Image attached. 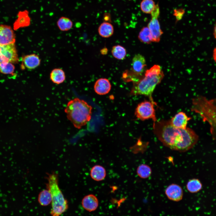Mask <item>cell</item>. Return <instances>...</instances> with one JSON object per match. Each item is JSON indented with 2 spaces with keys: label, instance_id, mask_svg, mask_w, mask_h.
<instances>
[{
  "label": "cell",
  "instance_id": "1",
  "mask_svg": "<svg viewBox=\"0 0 216 216\" xmlns=\"http://www.w3.org/2000/svg\"><path fill=\"white\" fill-rule=\"evenodd\" d=\"M153 132L165 146L180 152L192 148L197 143L199 136L191 129H181L172 126L170 120H157L153 123Z\"/></svg>",
  "mask_w": 216,
  "mask_h": 216
},
{
  "label": "cell",
  "instance_id": "2",
  "mask_svg": "<svg viewBox=\"0 0 216 216\" xmlns=\"http://www.w3.org/2000/svg\"><path fill=\"white\" fill-rule=\"evenodd\" d=\"M164 77L160 66L154 65L145 71L143 76L134 83L130 93L131 95H143L150 100L154 102L152 94L156 86L160 83Z\"/></svg>",
  "mask_w": 216,
  "mask_h": 216
},
{
  "label": "cell",
  "instance_id": "3",
  "mask_svg": "<svg viewBox=\"0 0 216 216\" xmlns=\"http://www.w3.org/2000/svg\"><path fill=\"white\" fill-rule=\"evenodd\" d=\"M92 109V107L85 101L76 98L68 102L64 112L74 127L79 129L91 119Z\"/></svg>",
  "mask_w": 216,
  "mask_h": 216
},
{
  "label": "cell",
  "instance_id": "4",
  "mask_svg": "<svg viewBox=\"0 0 216 216\" xmlns=\"http://www.w3.org/2000/svg\"><path fill=\"white\" fill-rule=\"evenodd\" d=\"M47 179V189L52 198L50 214L51 216H60L68 209V202L59 187L57 175L54 173L51 174Z\"/></svg>",
  "mask_w": 216,
  "mask_h": 216
},
{
  "label": "cell",
  "instance_id": "5",
  "mask_svg": "<svg viewBox=\"0 0 216 216\" xmlns=\"http://www.w3.org/2000/svg\"><path fill=\"white\" fill-rule=\"evenodd\" d=\"M154 105V102L150 100H144L139 103L137 106L135 111V115L138 119L144 121L152 119L154 123L158 120L157 119Z\"/></svg>",
  "mask_w": 216,
  "mask_h": 216
},
{
  "label": "cell",
  "instance_id": "6",
  "mask_svg": "<svg viewBox=\"0 0 216 216\" xmlns=\"http://www.w3.org/2000/svg\"><path fill=\"white\" fill-rule=\"evenodd\" d=\"M131 65L132 75L125 80L133 82L134 83L143 76L142 74L146 71V65L144 57L140 54H136L132 59Z\"/></svg>",
  "mask_w": 216,
  "mask_h": 216
},
{
  "label": "cell",
  "instance_id": "7",
  "mask_svg": "<svg viewBox=\"0 0 216 216\" xmlns=\"http://www.w3.org/2000/svg\"><path fill=\"white\" fill-rule=\"evenodd\" d=\"M19 60L14 44L0 45V63L9 62L13 64H16L18 63Z\"/></svg>",
  "mask_w": 216,
  "mask_h": 216
},
{
  "label": "cell",
  "instance_id": "8",
  "mask_svg": "<svg viewBox=\"0 0 216 216\" xmlns=\"http://www.w3.org/2000/svg\"><path fill=\"white\" fill-rule=\"evenodd\" d=\"M16 40L15 34L10 26L0 25V45H5L14 44Z\"/></svg>",
  "mask_w": 216,
  "mask_h": 216
},
{
  "label": "cell",
  "instance_id": "9",
  "mask_svg": "<svg viewBox=\"0 0 216 216\" xmlns=\"http://www.w3.org/2000/svg\"><path fill=\"white\" fill-rule=\"evenodd\" d=\"M165 192L168 198L171 200L178 202L183 198V189L177 184H170L166 188Z\"/></svg>",
  "mask_w": 216,
  "mask_h": 216
},
{
  "label": "cell",
  "instance_id": "10",
  "mask_svg": "<svg viewBox=\"0 0 216 216\" xmlns=\"http://www.w3.org/2000/svg\"><path fill=\"white\" fill-rule=\"evenodd\" d=\"M158 17H151V19L149 22L148 27L152 34L153 42H158L163 33L161 30Z\"/></svg>",
  "mask_w": 216,
  "mask_h": 216
},
{
  "label": "cell",
  "instance_id": "11",
  "mask_svg": "<svg viewBox=\"0 0 216 216\" xmlns=\"http://www.w3.org/2000/svg\"><path fill=\"white\" fill-rule=\"evenodd\" d=\"M191 118L185 113L180 112L177 113L170 120L171 124L173 127L181 129H185L189 121Z\"/></svg>",
  "mask_w": 216,
  "mask_h": 216
},
{
  "label": "cell",
  "instance_id": "12",
  "mask_svg": "<svg viewBox=\"0 0 216 216\" xmlns=\"http://www.w3.org/2000/svg\"><path fill=\"white\" fill-rule=\"evenodd\" d=\"M111 86L109 80L105 78L98 79L95 82L94 89L95 92L100 95L108 93L110 90Z\"/></svg>",
  "mask_w": 216,
  "mask_h": 216
},
{
  "label": "cell",
  "instance_id": "13",
  "mask_svg": "<svg viewBox=\"0 0 216 216\" xmlns=\"http://www.w3.org/2000/svg\"><path fill=\"white\" fill-rule=\"evenodd\" d=\"M82 205L86 211L91 212L95 210L98 206V201L97 197L93 194L85 196L82 201Z\"/></svg>",
  "mask_w": 216,
  "mask_h": 216
},
{
  "label": "cell",
  "instance_id": "14",
  "mask_svg": "<svg viewBox=\"0 0 216 216\" xmlns=\"http://www.w3.org/2000/svg\"><path fill=\"white\" fill-rule=\"evenodd\" d=\"M24 66L29 70L34 69L38 67L40 64L39 56L35 54H31L24 56L22 58Z\"/></svg>",
  "mask_w": 216,
  "mask_h": 216
},
{
  "label": "cell",
  "instance_id": "15",
  "mask_svg": "<svg viewBox=\"0 0 216 216\" xmlns=\"http://www.w3.org/2000/svg\"><path fill=\"white\" fill-rule=\"evenodd\" d=\"M106 171L102 166L96 165L93 166L90 170V175L92 178L97 181L104 180L106 176Z\"/></svg>",
  "mask_w": 216,
  "mask_h": 216
},
{
  "label": "cell",
  "instance_id": "16",
  "mask_svg": "<svg viewBox=\"0 0 216 216\" xmlns=\"http://www.w3.org/2000/svg\"><path fill=\"white\" fill-rule=\"evenodd\" d=\"M50 78L53 83L60 84L64 81L66 76L64 72L62 69L60 68H56L51 72Z\"/></svg>",
  "mask_w": 216,
  "mask_h": 216
},
{
  "label": "cell",
  "instance_id": "17",
  "mask_svg": "<svg viewBox=\"0 0 216 216\" xmlns=\"http://www.w3.org/2000/svg\"><path fill=\"white\" fill-rule=\"evenodd\" d=\"M98 32L101 37L104 38H109L113 34L114 28L110 23L104 22L99 26Z\"/></svg>",
  "mask_w": 216,
  "mask_h": 216
},
{
  "label": "cell",
  "instance_id": "18",
  "mask_svg": "<svg viewBox=\"0 0 216 216\" xmlns=\"http://www.w3.org/2000/svg\"><path fill=\"white\" fill-rule=\"evenodd\" d=\"M31 18L29 12L27 10L20 11L18 18L16 22V26L19 27L28 26L30 24Z\"/></svg>",
  "mask_w": 216,
  "mask_h": 216
},
{
  "label": "cell",
  "instance_id": "19",
  "mask_svg": "<svg viewBox=\"0 0 216 216\" xmlns=\"http://www.w3.org/2000/svg\"><path fill=\"white\" fill-rule=\"evenodd\" d=\"M57 25L58 28L62 31H67L70 30L73 26L72 21L69 18L61 16L57 22Z\"/></svg>",
  "mask_w": 216,
  "mask_h": 216
},
{
  "label": "cell",
  "instance_id": "20",
  "mask_svg": "<svg viewBox=\"0 0 216 216\" xmlns=\"http://www.w3.org/2000/svg\"><path fill=\"white\" fill-rule=\"evenodd\" d=\"M186 187L187 190L190 192L196 193L202 189V184L199 179L194 178L188 181L186 184Z\"/></svg>",
  "mask_w": 216,
  "mask_h": 216
},
{
  "label": "cell",
  "instance_id": "21",
  "mask_svg": "<svg viewBox=\"0 0 216 216\" xmlns=\"http://www.w3.org/2000/svg\"><path fill=\"white\" fill-rule=\"evenodd\" d=\"M38 202L42 206H46L51 203L50 193L48 189H44L39 194L38 197Z\"/></svg>",
  "mask_w": 216,
  "mask_h": 216
},
{
  "label": "cell",
  "instance_id": "22",
  "mask_svg": "<svg viewBox=\"0 0 216 216\" xmlns=\"http://www.w3.org/2000/svg\"><path fill=\"white\" fill-rule=\"evenodd\" d=\"M138 38L140 41L144 44H149L153 42L152 34L148 27H145L142 28Z\"/></svg>",
  "mask_w": 216,
  "mask_h": 216
},
{
  "label": "cell",
  "instance_id": "23",
  "mask_svg": "<svg viewBox=\"0 0 216 216\" xmlns=\"http://www.w3.org/2000/svg\"><path fill=\"white\" fill-rule=\"evenodd\" d=\"M112 56L116 58L122 60L124 59L126 55V50L123 46L116 45L113 46L111 50Z\"/></svg>",
  "mask_w": 216,
  "mask_h": 216
},
{
  "label": "cell",
  "instance_id": "24",
  "mask_svg": "<svg viewBox=\"0 0 216 216\" xmlns=\"http://www.w3.org/2000/svg\"><path fill=\"white\" fill-rule=\"evenodd\" d=\"M136 172L140 178L146 179L148 178L151 175L152 170L150 167L147 164H142L137 168Z\"/></svg>",
  "mask_w": 216,
  "mask_h": 216
},
{
  "label": "cell",
  "instance_id": "25",
  "mask_svg": "<svg viewBox=\"0 0 216 216\" xmlns=\"http://www.w3.org/2000/svg\"><path fill=\"white\" fill-rule=\"evenodd\" d=\"M153 0H142L140 4L141 10L146 14H150L155 6Z\"/></svg>",
  "mask_w": 216,
  "mask_h": 216
},
{
  "label": "cell",
  "instance_id": "26",
  "mask_svg": "<svg viewBox=\"0 0 216 216\" xmlns=\"http://www.w3.org/2000/svg\"><path fill=\"white\" fill-rule=\"evenodd\" d=\"M15 69V66L11 63L3 62L0 63V72L3 74H12Z\"/></svg>",
  "mask_w": 216,
  "mask_h": 216
},
{
  "label": "cell",
  "instance_id": "27",
  "mask_svg": "<svg viewBox=\"0 0 216 216\" xmlns=\"http://www.w3.org/2000/svg\"><path fill=\"white\" fill-rule=\"evenodd\" d=\"M184 13V10L182 9H175L173 15L175 16L177 21H178L182 19Z\"/></svg>",
  "mask_w": 216,
  "mask_h": 216
},
{
  "label": "cell",
  "instance_id": "28",
  "mask_svg": "<svg viewBox=\"0 0 216 216\" xmlns=\"http://www.w3.org/2000/svg\"><path fill=\"white\" fill-rule=\"evenodd\" d=\"M213 56L214 61L216 63V47L213 50Z\"/></svg>",
  "mask_w": 216,
  "mask_h": 216
},
{
  "label": "cell",
  "instance_id": "29",
  "mask_svg": "<svg viewBox=\"0 0 216 216\" xmlns=\"http://www.w3.org/2000/svg\"><path fill=\"white\" fill-rule=\"evenodd\" d=\"M213 34L214 38L216 39V22L214 27Z\"/></svg>",
  "mask_w": 216,
  "mask_h": 216
}]
</instances>
